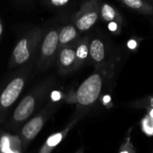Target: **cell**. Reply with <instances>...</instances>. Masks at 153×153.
Listing matches in <instances>:
<instances>
[{
  "instance_id": "603a6c76",
  "label": "cell",
  "mask_w": 153,
  "mask_h": 153,
  "mask_svg": "<svg viewBox=\"0 0 153 153\" xmlns=\"http://www.w3.org/2000/svg\"><path fill=\"white\" fill-rule=\"evenodd\" d=\"M104 100H105L106 102H108V101L110 100V97H109V96H106V97L104 98Z\"/></svg>"
},
{
  "instance_id": "cb8c5ba5",
  "label": "cell",
  "mask_w": 153,
  "mask_h": 153,
  "mask_svg": "<svg viewBox=\"0 0 153 153\" xmlns=\"http://www.w3.org/2000/svg\"><path fill=\"white\" fill-rule=\"evenodd\" d=\"M1 134H2V131L0 130V141H1ZM0 150H1V148H0Z\"/></svg>"
},
{
  "instance_id": "ffe728a7",
  "label": "cell",
  "mask_w": 153,
  "mask_h": 153,
  "mask_svg": "<svg viewBox=\"0 0 153 153\" xmlns=\"http://www.w3.org/2000/svg\"><path fill=\"white\" fill-rule=\"evenodd\" d=\"M149 107L151 108V109L153 108V97H152L149 100Z\"/></svg>"
},
{
  "instance_id": "30bf717a",
  "label": "cell",
  "mask_w": 153,
  "mask_h": 153,
  "mask_svg": "<svg viewBox=\"0 0 153 153\" xmlns=\"http://www.w3.org/2000/svg\"><path fill=\"white\" fill-rule=\"evenodd\" d=\"M89 55L96 64H100L106 57L105 45L100 39H93L89 45Z\"/></svg>"
},
{
  "instance_id": "3957f363",
  "label": "cell",
  "mask_w": 153,
  "mask_h": 153,
  "mask_svg": "<svg viewBox=\"0 0 153 153\" xmlns=\"http://www.w3.org/2000/svg\"><path fill=\"white\" fill-rule=\"evenodd\" d=\"M44 36V30L35 27L27 30L17 41L13 49L8 67L13 69L17 66H23L35 61L39 46Z\"/></svg>"
},
{
  "instance_id": "8992f818",
  "label": "cell",
  "mask_w": 153,
  "mask_h": 153,
  "mask_svg": "<svg viewBox=\"0 0 153 153\" xmlns=\"http://www.w3.org/2000/svg\"><path fill=\"white\" fill-rule=\"evenodd\" d=\"M103 87V77L100 73L89 76L78 88L75 100L78 108H86L92 106L99 99Z\"/></svg>"
},
{
  "instance_id": "5b68a950",
  "label": "cell",
  "mask_w": 153,
  "mask_h": 153,
  "mask_svg": "<svg viewBox=\"0 0 153 153\" xmlns=\"http://www.w3.org/2000/svg\"><path fill=\"white\" fill-rule=\"evenodd\" d=\"M58 28H51L44 33L39 46L38 60L36 61L37 70L46 72L56 60L58 54Z\"/></svg>"
},
{
  "instance_id": "7c38bea8",
  "label": "cell",
  "mask_w": 153,
  "mask_h": 153,
  "mask_svg": "<svg viewBox=\"0 0 153 153\" xmlns=\"http://www.w3.org/2000/svg\"><path fill=\"white\" fill-rule=\"evenodd\" d=\"M100 14L104 21L112 22L118 19V14L114 7L108 4H103L100 8Z\"/></svg>"
},
{
  "instance_id": "ac0fdd59",
  "label": "cell",
  "mask_w": 153,
  "mask_h": 153,
  "mask_svg": "<svg viewBox=\"0 0 153 153\" xmlns=\"http://www.w3.org/2000/svg\"><path fill=\"white\" fill-rule=\"evenodd\" d=\"M108 28H109V30H110L115 31V30H117V23L116 22H109V24H108Z\"/></svg>"
},
{
  "instance_id": "d4e9b609",
  "label": "cell",
  "mask_w": 153,
  "mask_h": 153,
  "mask_svg": "<svg viewBox=\"0 0 153 153\" xmlns=\"http://www.w3.org/2000/svg\"><path fill=\"white\" fill-rule=\"evenodd\" d=\"M0 153H2V152H1V150H0Z\"/></svg>"
},
{
  "instance_id": "2e32d148",
  "label": "cell",
  "mask_w": 153,
  "mask_h": 153,
  "mask_svg": "<svg viewBox=\"0 0 153 153\" xmlns=\"http://www.w3.org/2000/svg\"><path fill=\"white\" fill-rule=\"evenodd\" d=\"M143 130L146 134H150V135H152L153 134V120L150 117H147L143 122Z\"/></svg>"
},
{
  "instance_id": "9a60e30c",
  "label": "cell",
  "mask_w": 153,
  "mask_h": 153,
  "mask_svg": "<svg viewBox=\"0 0 153 153\" xmlns=\"http://www.w3.org/2000/svg\"><path fill=\"white\" fill-rule=\"evenodd\" d=\"M69 4L68 0H49L48 2H46V4H48L49 7L51 8H62L64 6H65L66 4Z\"/></svg>"
},
{
  "instance_id": "277c9868",
  "label": "cell",
  "mask_w": 153,
  "mask_h": 153,
  "mask_svg": "<svg viewBox=\"0 0 153 153\" xmlns=\"http://www.w3.org/2000/svg\"><path fill=\"white\" fill-rule=\"evenodd\" d=\"M59 104L56 102H48L34 117L28 120L20 131V138L22 148L25 150L33 139L37 137L49 117L58 108Z\"/></svg>"
},
{
  "instance_id": "9c48e42d",
  "label": "cell",
  "mask_w": 153,
  "mask_h": 153,
  "mask_svg": "<svg viewBox=\"0 0 153 153\" xmlns=\"http://www.w3.org/2000/svg\"><path fill=\"white\" fill-rule=\"evenodd\" d=\"M78 30L76 27L73 24H67L61 29L58 32V48L73 45L77 42ZM59 51V50H58Z\"/></svg>"
},
{
  "instance_id": "7a4b0ae2",
  "label": "cell",
  "mask_w": 153,
  "mask_h": 153,
  "mask_svg": "<svg viewBox=\"0 0 153 153\" xmlns=\"http://www.w3.org/2000/svg\"><path fill=\"white\" fill-rule=\"evenodd\" d=\"M33 66L34 62L23 65L0 88V124L6 119L9 110L22 95Z\"/></svg>"
},
{
  "instance_id": "e0dca14e",
  "label": "cell",
  "mask_w": 153,
  "mask_h": 153,
  "mask_svg": "<svg viewBox=\"0 0 153 153\" xmlns=\"http://www.w3.org/2000/svg\"><path fill=\"white\" fill-rule=\"evenodd\" d=\"M119 153H134V149H133V147H132L129 143H126V144H125V145L121 148L120 152Z\"/></svg>"
},
{
  "instance_id": "8fae6325",
  "label": "cell",
  "mask_w": 153,
  "mask_h": 153,
  "mask_svg": "<svg viewBox=\"0 0 153 153\" xmlns=\"http://www.w3.org/2000/svg\"><path fill=\"white\" fill-rule=\"evenodd\" d=\"M89 45L90 42L87 38L82 39V40H77L75 43V56H76V63L75 69H79L88 58L89 56Z\"/></svg>"
},
{
  "instance_id": "44dd1931",
  "label": "cell",
  "mask_w": 153,
  "mask_h": 153,
  "mask_svg": "<svg viewBox=\"0 0 153 153\" xmlns=\"http://www.w3.org/2000/svg\"><path fill=\"white\" fill-rule=\"evenodd\" d=\"M2 34H3V24H2V22L0 20V39L2 37Z\"/></svg>"
},
{
  "instance_id": "d6986e66",
  "label": "cell",
  "mask_w": 153,
  "mask_h": 153,
  "mask_svg": "<svg viewBox=\"0 0 153 153\" xmlns=\"http://www.w3.org/2000/svg\"><path fill=\"white\" fill-rule=\"evenodd\" d=\"M127 45H128V47L131 49H134L136 48V46H137V43H136L135 40H129L128 43H127Z\"/></svg>"
},
{
  "instance_id": "52a82bcc",
  "label": "cell",
  "mask_w": 153,
  "mask_h": 153,
  "mask_svg": "<svg viewBox=\"0 0 153 153\" xmlns=\"http://www.w3.org/2000/svg\"><path fill=\"white\" fill-rule=\"evenodd\" d=\"M99 4L97 2H88L84 4L74 17V26L81 31L90 30L99 18Z\"/></svg>"
},
{
  "instance_id": "4fadbf2b",
  "label": "cell",
  "mask_w": 153,
  "mask_h": 153,
  "mask_svg": "<svg viewBox=\"0 0 153 153\" xmlns=\"http://www.w3.org/2000/svg\"><path fill=\"white\" fill-rule=\"evenodd\" d=\"M64 134H65V131L64 132H61V133H58V134H56L52 136H50L48 141L46 142L45 145L43 146V148L41 149L40 152L39 153H50L51 152V150L54 149L61 141L62 139L64 138Z\"/></svg>"
},
{
  "instance_id": "ba28073f",
  "label": "cell",
  "mask_w": 153,
  "mask_h": 153,
  "mask_svg": "<svg viewBox=\"0 0 153 153\" xmlns=\"http://www.w3.org/2000/svg\"><path fill=\"white\" fill-rule=\"evenodd\" d=\"M56 64L60 74H66L74 72L76 56H75V43L59 49L56 56Z\"/></svg>"
},
{
  "instance_id": "7402d4cb",
  "label": "cell",
  "mask_w": 153,
  "mask_h": 153,
  "mask_svg": "<svg viewBox=\"0 0 153 153\" xmlns=\"http://www.w3.org/2000/svg\"><path fill=\"white\" fill-rule=\"evenodd\" d=\"M149 117L152 118L153 120V108H152L151 110H150V114H149Z\"/></svg>"
},
{
  "instance_id": "6da1fadb",
  "label": "cell",
  "mask_w": 153,
  "mask_h": 153,
  "mask_svg": "<svg viewBox=\"0 0 153 153\" xmlns=\"http://www.w3.org/2000/svg\"><path fill=\"white\" fill-rule=\"evenodd\" d=\"M53 86V78H48L37 84L16 106L6 127L12 131L17 130V128L22 126L28 120L34 117V114L40 108H43V104L50 95Z\"/></svg>"
},
{
  "instance_id": "5bb4252c",
  "label": "cell",
  "mask_w": 153,
  "mask_h": 153,
  "mask_svg": "<svg viewBox=\"0 0 153 153\" xmlns=\"http://www.w3.org/2000/svg\"><path fill=\"white\" fill-rule=\"evenodd\" d=\"M126 6L134 9V10H139V11H148L151 9V6L147 4L144 3L141 0H123L122 1Z\"/></svg>"
}]
</instances>
